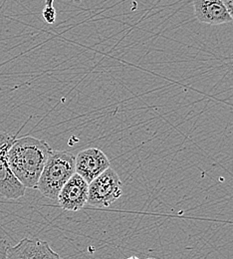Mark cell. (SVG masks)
<instances>
[{
	"instance_id": "1",
	"label": "cell",
	"mask_w": 233,
	"mask_h": 259,
	"mask_svg": "<svg viewBox=\"0 0 233 259\" xmlns=\"http://www.w3.org/2000/svg\"><path fill=\"white\" fill-rule=\"evenodd\" d=\"M52 151L44 140L31 136L15 139L8 151V163L16 179L26 189L37 188L43 167Z\"/></svg>"
},
{
	"instance_id": "2",
	"label": "cell",
	"mask_w": 233,
	"mask_h": 259,
	"mask_svg": "<svg viewBox=\"0 0 233 259\" xmlns=\"http://www.w3.org/2000/svg\"><path fill=\"white\" fill-rule=\"evenodd\" d=\"M75 172V157L71 153L52 151L43 167L36 189L45 197L57 200L61 189Z\"/></svg>"
},
{
	"instance_id": "3",
	"label": "cell",
	"mask_w": 233,
	"mask_h": 259,
	"mask_svg": "<svg viewBox=\"0 0 233 259\" xmlns=\"http://www.w3.org/2000/svg\"><path fill=\"white\" fill-rule=\"evenodd\" d=\"M123 195L119 175L109 167L89 184L88 203L96 207H109Z\"/></svg>"
},
{
	"instance_id": "4",
	"label": "cell",
	"mask_w": 233,
	"mask_h": 259,
	"mask_svg": "<svg viewBox=\"0 0 233 259\" xmlns=\"http://www.w3.org/2000/svg\"><path fill=\"white\" fill-rule=\"evenodd\" d=\"M15 136L0 132V196L6 199H18L25 195L26 188L16 179L8 163V151Z\"/></svg>"
},
{
	"instance_id": "5",
	"label": "cell",
	"mask_w": 233,
	"mask_h": 259,
	"mask_svg": "<svg viewBox=\"0 0 233 259\" xmlns=\"http://www.w3.org/2000/svg\"><path fill=\"white\" fill-rule=\"evenodd\" d=\"M89 184L74 174L61 189L57 197L59 206L67 211H78L88 203Z\"/></svg>"
},
{
	"instance_id": "6",
	"label": "cell",
	"mask_w": 233,
	"mask_h": 259,
	"mask_svg": "<svg viewBox=\"0 0 233 259\" xmlns=\"http://www.w3.org/2000/svg\"><path fill=\"white\" fill-rule=\"evenodd\" d=\"M109 167L110 161L100 149H86L75 157L76 174L81 176L88 184Z\"/></svg>"
},
{
	"instance_id": "7",
	"label": "cell",
	"mask_w": 233,
	"mask_h": 259,
	"mask_svg": "<svg viewBox=\"0 0 233 259\" xmlns=\"http://www.w3.org/2000/svg\"><path fill=\"white\" fill-rule=\"evenodd\" d=\"M7 259H62L47 241L37 238H22L16 245L7 246Z\"/></svg>"
},
{
	"instance_id": "8",
	"label": "cell",
	"mask_w": 233,
	"mask_h": 259,
	"mask_svg": "<svg viewBox=\"0 0 233 259\" xmlns=\"http://www.w3.org/2000/svg\"><path fill=\"white\" fill-rule=\"evenodd\" d=\"M195 16L200 23L221 25L232 22L222 0H194Z\"/></svg>"
},
{
	"instance_id": "9",
	"label": "cell",
	"mask_w": 233,
	"mask_h": 259,
	"mask_svg": "<svg viewBox=\"0 0 233 259\" xmlns=\"http://www.w3.org/2000/svg\"><path fill=\"white\" fill-rule=\"evenodd\" d=\"M42 16L48 24H54L56 21V9L54 6H44Z\"/></svg>"
},
{
	"instance_id": "10",
	"label": "cell",
	"mask_w": 233,
	"mask_h": 259,
	"mask_svg": "<svg viewBox=\"0 0 233 259\" xmlns=\"http://www.w3.org/2000/svg\"><path fill=\"white\" fill-rule=\"evenodd\" d=\"M8 244H6L5 240H0V259H7L6 257V248Z\"/></svg>"
},
{
	"instance_id": "11",
	"label": "cell",
	"mask_w": 233,
	"mask_h": 259,
	"mask_svg": "<svg viewBox=\"0 0 233 259\" xmlns=\"http://www.w3.org/2000/svg\"><path fill=\"white\" fill-rule=\"evenodd\" d=\"M222 2H223V4H224L225 8L227 9V11H228L230 17L232 18L233 22V0H222Z\"/></svg>"
},
{
	"instance_id": "12",
	"label": "cell",
	"mask_w": 233,
	"mask_h": 259,
	"mask_svg": "<svg viewBox=\"0 0 233 259\" xmlns=\"http://www.w3.org/2000/svg\"><path fill=\"white\" fill-rule=\"evenodd\" d=\"M76 3H80L81 0H73ZM54 0H45V6H53Z\"/></svg>"
},
{
	"instance_id": "13",
	"label": "cell",
	"mask_w": 233,
	"mask_h": 259,
	"mask_svg": "<svg viewBox=\"0 0 233 259\" xmlns=\"http://www.w3.org/2000/svg\"><path fill=\"white\" fill-rule=\"evenodd\" d=\"M126 259H139L137 258L136 256H132V257H129V258H126Z\"/></svg>"
}]
</instances>
